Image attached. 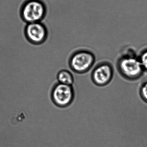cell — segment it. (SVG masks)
<instances>
[{"mask_svg":"<svg viewBox=\"0 0 147 147\" xmlns=\"http://www.w3.org/2000/svg\"><path fill=\"white\" fill-rule=\"evenodd\" d=\"M117 67L121 74L130 80L140 78L144 71L139 58L133 54H127L122 57L118 60Z\"/></svg>","mask_w":147,"mask_h":147,"instance_id":"1","label":"cell"},{"mask_svg":"<svg viewBox=\"0 0 147 147\" xmlns=\"http://www.w3.org/2000/svg\"><path fill=\"white\" fill-rule=\"evenodd\" d=\"M46 7L42 0H28L22 6V18L27 23L41 22L45 16Z\"/></svg>","mask_w":147,"mask_h":147,"instance_id":"2","label":"cell"},{"mask_svg":"<svg viewBox=\"0 0 147 147\" xmlns=\"http://www.w3.org/2000/svg\"><path fill=\"white\" fill-rule=\"evenodd\" d=\"M95 62V57L92 53L86 50H79L72 55L69 64L73 71L83 73L91 68Z\"/></svg>","mask_w":147,"mask_h":147,"instance_id":"3","label":"cell"},{"mask_svg":"<svg viewBox=\"0 0 147 147\" xmlns=\"http://www.w3.org/2000/svg\"><path fill=\"white\" fill-rule=\"evenodd\" d=\"M74 97L72 86L58 83L54 86L51 98L54 104L60 108L67 107L71 104Z\"/></svg>","mask_w":147,"mask_h":147,"instance_id":"4","label":"cell"},{"mask_svg":"<svg viewBox=\"0 0 147 147\" xmlns=\"http://www.w3.org/2000/svg\"><path fill=\"white\" fill-rule=\"evenodd\" d=\"M25 34L27 40L35 45L45 43L48 36L47 28L41 22L28 24L25 28Z\"/></svg>","mask_w":147,"mask_h":147,"instance_id":"5","label":"cell"},{"mask_svg":"<svg viewBox=\"0 0 147 147\" xmlns=\"http://www.w3.org/2000/svg\"><path fill=\"white\" fill-rule=\"evenodd\" d=\"M114 71L110 64L103 63L94 69L91 74L94 83L97 85L104 86L110 83L113 78Z\"/></svg>","mask_w":147,"mask_h":147,"instance_id":"6","label":"cell"},{"mask_svg":"<svg viewBox=\"0 0 147 147\" xmlns=\"http://www.w3.org/2000/svg\"><path fill=\"white\" fill-rule=\"evenodd\" d=\"M59 83L72 86L74 83V77L72 74L67 70H62L57 74Z\"/></svg>","mask_w":147,"mask_h":147,"instance_id":"7","label":"cell"},{"mask_svg":"<svg viewBox=\"0 0 147 147\" xmlns=\"http://www.w3.org/2000/svg\"><path fill=\"white\" fill-rule=\"evenodd\" d=\"M139 59L144 70L147 71V49L141 53Z\"/></svg>","mask_w":147,"mask_h":147,"instance_id":"8","label":"cell"},{"mask_svg":"<svg viewBox=\"0 0 147 147\" xmlns=\"http://www.w3.org/2000/svg\"><path fill=\"white\" fill-rule=\"evenodd\" d=\"M140 94L142 99L147 103V81L142 85L140 90Z\"/></svg>","mask_w":147,"mask_h":147,"instance_id":"9","label":"cell"}]
</instances>
